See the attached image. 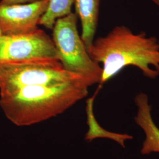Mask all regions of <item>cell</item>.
Segmentation results:
<instances>
[{
	"mask_svg": "<svg viewBox=\"0 0 159 159\" xmlns=\"http://www.w3.org/2000/svg\"><path fill=\"white\" fill-rule=\"evenodd\" d=\"M43 0H1L0 5L10 6L14 4H24L37 2Z\"/></svg>",
	"mask_w": 159,
	"mask_h": 159,
	"instance_id": "8fae6325",
	"label": "cell"
},
{
	"mask_svg": "<svg viewBox=\"0 0 159 159\" xmlns=\"http://www.w3.org/2000/svg\"><path fill=\"white\" fill-rule=\"evenodd\" d=\"M152 1H153L154 4H156V5L159 7V0H151ZM159 44V40H158Z\"/></svg>",
	"mask_w": 159,
	"mask_h": 159,
	"instance_id": "7c38bea8",
	"label": "cell"
},
{
	"mask_svg": "<svg viewBox=\"0 0 159 159\" xmlns=\"http://www.w3.org/2000/svg\"><path fill=\"white\" fill-rule=\"evenodd\" d=\"M88 52L93 61L102 64L100 88L130 66L149 79L159 75L158 40L144 32L134 34L125 26H117L107 35L94 40Z\"/></svg>",
	"mask_w": 159,
	"mask_h": 159,
	"instance_id": "6da1fadb",
	"label": "cell"
},
{
	"mask_svg": "<svg viewBox=\"0 0 159 159\" xmlns=\"http://www.w3.org/2000/svg\"><path fill=\"white\" fill-rule=\"evenodd\" d=\"M75 0H49L46 12L41 17L39 25L52 30L57 19L71 12V7Z\"/></svg>",
	"mask_w": 159,
	"mask_h": 159,
	"instance_id": "30bf717a",
	"label": "cell"
},
{
	"mask_svg": "<svg viewBox=\"0 0 159 159\" xmlns=\"http://www.w3.org/2000/svg\"><path fill=\"white\" fill-rule=\"evenodd\" d=\"M135 102L138 108L135 121L142 129L146 135L141 153H159V129L152 119V108L148 104V96L143 93H139L135 98Z\"/></svg>",
	"mask_w": 159,
	"mask_h": 159,
	"instance_id": "52a82bcc",
	"label": "cell"
},
{
	"mask_svg": "<svg viewBox=\"0 0 159 159\" xmlns=\"http://www.w3.org/2000/svg\"><path fill=\"white\" fill-rule=\"evenodd\" d=\"M48 4L49 0H43L30 4L0 5L1 33L4 35H20L37 30Z\"/></svg>",
	"mask_w": 159,
	"mask_h": 159,
	"instance_id": "8992f818",
	"label": "cell"
},
{
	"mask_svg": "<svg viewBox=\"0 0 159 159\" xmlns=\"http://www.w3.org/2000/svg\"><path fill=\"white\" fill-rule=\"evenodd\" d=\"M76 14L81 24V37L87 51L90 48L96 33L100 0H75Z\"/></svg>",
	"mask_w": 159,
	"mask_h": 159,
	"instance_id": "ba28073f",
	"label": "cell"
},
{
	"mask_svg": "<svg viewBox=\"0 0 159 159\" xmlns=\"http://www.w3.org/2000/svg\"><path fill=\"white\" fill-rule=\"evenodd\" d=\"M94 95L89 98L86 102V114L87 124L89 127L87 132L85 134V140L87 141H92L97 138H107L119 143L121 146L125 147V140H130L133 137L130 135L125 134H119L113 133L104 129L97 121L94 114V101L97 92Z\"/></svg>",
	"mask_w": 159,
	"mask_h": 159,
	"instance_id": "9c48e42d",
	"label": "cell"
},
{
	"mask_svg": "<svg viewBox=\"0 0 159 159\" xmlns=\"http://www.w3.org/2000/svg\"><path fill=\"white\" fill-rule=\"evenodd\" d=\"M69 82L90 87L83 77L66 70L60 61L7 66L0 69V96L10 94L24 87L60 85Z\"/></svg>",
	"mask_w": 159,
	"mask_h": 159,
	"instance_id": "277c9868",
	"label": "cell"
},
{
	"mask_svg": "<svg viewBox=\"0 0 159 159\" xmlns=\"http://www.w3.org/2000/svg\"><path fill=\"white\" fill-rule=\"evenodd\" d=\"M1 35H2V34H1V31H0V36H1Z\"/></svg>",
	"mask_w": 159,
	"mask_h": 159,
	"instance_id": "4fadbf2b",
	"label": "cell"
},
{
	"mask_svg": "<svg viewBox=\"0 0 159 159\" xmlns=\"http://www.w3.org/2000/svg\"><path fill=\"white\" fill-rule=\"evenodd\" d=\"M60 61L51 37L42 30L0 36V69L27 63Z\"/></svg>",
	"mask_w": 159,
	"mask_h": 159,
	"instance_id": "5b68a950",
	"label": "cell"
},
{
	"mask_svg": "<svg viewBox=\"0 0 159 159\" xmlns=\"http://www.w3.org/2000/svg\"><path fill=\"white\" fill-rule=\"evenodd\" d=\"M78 18L75 12H71L57 19L52 29V40L66 70L83 77L89 86L100 84L102 68L92 60L79 34Z\"/></svg>",
	"mask_w": 159,
	"mask_h": 159,
	"instance_id": "3957f363",
	"label": "cell"
},
{
	"mask_svg": "<svg viewBox=\"0 0 159 159\" xmlns=\"http://www.w3.org/2000/svg\"><path fill=\"white\" fill-rule=\"evenodd\" d=\"M88 88L77 82L24 87L0 96V106L16 125H34L65 112L88 95Z\"/></svg>",
	"mask_w": 159,
	"mask_h": 159,
	"instance_id": "7a4b0ae2",
	"label": "cell"
}]
</instances>
